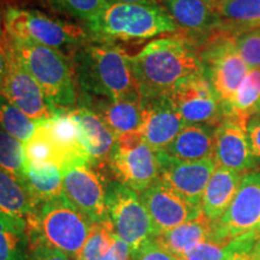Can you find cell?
Masks as SVG:
<instances>
[{
  "instance_id": "1",
  "label": "cell",
  "mask_w": 260,
  "mask_h": 260,
  "mask_svg": "<svg viewBox=\"0 0 260 260\" xmlns=\"http://www.w3.org/2000/svg\"><path fill=\"white\" fill-rule=\"evenodd\" d=\"M141 99L168 95L181 82L204 73L194 45L183 37L162 38L149 42L130 56Z\"/></svg>"
},
{
  "instance_id": "2",
  "label": "cell",
  "mask_w": 260,
  "mask_h": 260,
  "mask_svg": "<svg viewBox=\"0 0 260 260\" xmlns=\"http://www.w3.org/2000/svg\"><path fill=\"white\" fill-rule=\"evenodd\" d=\"M73 64L80 98L110 102L141 98L130 56L116 45H83L74 53Z\"/></svg>"
},
{
  "instance_id": "3",
  "label": "cell",
  "mask_w": 260,
  "mask_h": 260,
  "mask_svg": "<svg viewBox=\"0 0 260 260\" xmlns=\"http://www.w3.org/2000/svg\"><path fill=\"white\" fill-rule=\"evenodd\" d=\"M86 25L93 41L109 45L145 41L178 31L170 12L164 6L128 3H109Z\"/></svg>"
},
{
  "instance_id": "4",
  "label": "cell",
  "mask_w": 260,
  "mask_h": 260,
  "mask_svg": "<svg viewBox=\"0 0 260 260\" xmlns=\"http://www.w3.org/2000/svg\"><path fill=\"white\" fill-rule=\"evenodd\" d=\"M93 222L65 195L37 205L27 223L29 242H40L75 259L90 232Z\"/></svg>"
},
{
  "instance_id": "5",
  "label": "cell",
  "mask_w": 260,
  "mask_h": 260,
  "mask_svg": "<svg viewBox=\"0 0 260 260\" xmlns=\"http://www.w3.org/2000/svg\"><path fill=\"white\" fill-rule=\"evenodd\" d=\"M10 42L16 57L41 87L54 111L74 109L79 92L69 58L63 52L34 42L11 39Z\"/></svg>"
},
{
  "instance_id": "6",
  "label": "cell",
  "mask_w": 260,
  "mask_h": 260,
  "mask_svg": "<svg viewBox=\"0 0 260 260\" xmlns=\"http://www.w3.org/2000/svg\"><path fill=\"white\" fill-rule=\"evenodd\" d=\"M2 32L11 40L29 41L74 53L88 44L89 32L79 24L48 17L37 10L9 6L2 11Z\"/></svg>"
},
{
  "instance_id": "7",
  "label": "cell",
  "mask_w": 260,
  "mask_h": 260,
  "mask_svg": "<svg viewBox=\"0 0 260 260\" xmlns=\"http://www.w3.org/2000/svg\"><path fill=\"white\" fill-rule=\"evenodd\" d=\"M107 167L115 181L139 194L159 181L160 176L158 152L146 144L140 132L117 136Z\"/></svg>"
},
{
  "instance_id": "8",
  "label": "cell",
  "mask_w": 260,
  "mask_h": 260,
  "mask_svg": "<svg viewBox=\"0 0 260 260\" xmlns=\"http://www.w3.org/2000/svg\"><path fill=\"white\" fill-rule=\"evenodd\" d=\"M197 53L203 64L205 76L222 103L226 104L249 70L237 51L235 37L218 28L204 41Z\"/></svg>"
},
{
  "instance_id": "9",
  "label": "cell",
  "mask_w": 260,
  "mask_h": 260,
  "mask_svg": "<svg viewBox=\"0 0 260 260\" xmlns=\"http://www.w3.org/2000/svg\"><path fill=\"white\" fill-rule=\"evenodd\" d=\"M106 207L116 235L128 243L132 251L158 236L141 197L132 188L117 181L109 182Z\"/></svg>"
},
{
  "instance_id": "10",
  "label": "cell",
  "mask_w": 260,
  "mask_h": 260,
  "mask_svg": "<svg viewBox=\"0 0 260 260\" xmlns=\"http://www.w3.org/2000/svg\"><path fill=\"white\" fill-rule=\"evenodd\" d=\"M65 197L93 223L110 220L106 207V188L103 175L82 155L67 159L60 165Z\"/></svg>"
},
{
  "instance_id": "11",
  "label": "cell",
  "mask_w": 260,
  "mask_h": 260,
  "mask_svg": "<svg viewBox=\"0 0 260 260\" xmlns=\"http://www.w3.org/2000/svg\"><path fill=\"white\" fill-rule=\"evenodd\" d=\"M168 96L186 124L217 126L223 121V103L204 73L184 80Z\"/></svg>"
},
{
  "instance_id": "12",
  "label": "cell",
  "mask_w": 260,
  "mask_h": 260,
  "mask_svg": "<svg viewBox=\"0 0 260 260\" xmlns=\"http://www.w3.org/2000/svg\"><path fill=\"white\" fill-rule=\"evenodd\" d=\"M214 225L219 243L229 242L260 225V168L243 175L235 198Z\"/></svg>"
},
{
  "instance_id": "13",
  "label": "cell",
  "mask_w": 260,
  "mask_h": 260,
  "mask_svg": "<svg viewBox=\"0 0 260 260\" xmlns=\"http://www.w3.org/2000/svg\"><path fill=\"white\" fill-rule=\"evenodd\" d=\"M158 157L160 162L159 181L189 203L200 206L205 188L217 168L214 158L199 161H183L172 158L164 152H158Z\"/></svg>"
},
{
  "instance_id": "14",
  "label": "cell",
  "mask_w": 260,
  "mask_h": 260,
  "mask_svg": "<svg viewBox=\"0 0 260 260\" xmlns=\"http://www.w3.org/2000/svg\"><path fill=\"white\" fill-rule=\"evenodd\" d=\"M248 122L224 117L214 129V160L218 167L246 175L259 169L249 145Z\"/></svg>"
},
{
  "instance_id": "15",
  "label": "cell",
  "mask_w": 260,
  "mask_h": 260,
  "mask_svg": "<svg viewBox=\"0 0 260 260\" xmlns=\"http://www.w3.org/2000/svg\"><path fill=\"white\" fill-rule=\"evenodd\" d=\"M140 197L158 235L203 216L200 206L189 203L160 181L140 193Z\"/></svg>"
},
{
  "instance_id": "16",
  "label": "cell",
  "mask_w": 260,
  "mask_h": 260,
  "mask_svg": "<svg viewBox=\"0 0 260 260\" xmlns=\"http://www.w3.org/2000/svg\"><path fill=\"white\" fill-rule=\"evenodd\" d=\"M0 94L32 121L51 118L56 113L41 87L16 57L14 50L11 65Z\"/></svg>"
},
{
  "instance_id": "17",
  "label": "cell",
  "mask_w": 260,
  "mask_h": 260,
  "mask_svg": "<svg viewBox=\"0 0 260 260\" xmlns=\"http://www.w3.org/2000/svg\"><path fill=\"white\" fill-rule=\"evenodd\" d=\"M142 100L140 134L154 151L161 152L174 141L186 125L177 109L168 95Z\"/></svg>"
},
{
  "instance_id": "18",
  "label": "cell",
  "mask_w": 260,
  "mask_h": 260,
  "mask_svg": "<svg viewBox=\"0 0 260 260\" xmlns=\"http://www.w3.org/2000/svg\"><path fill=\"white\" fill-rule=\"evenodd\" d=\"M71 113L79 125L80 146L84 157L96 168L107 165L117 136L92 110L79 106L71 109Z\"/></svg>"
},
{
  "instance_id": "19",
  "label": "cell",
  "mask_w": 260,
  "mask_h": 260,
  "mask_svg": "<svg viewBox=\"0 0 260 260\" xmlns=\"http://www.w3.org/2000/svg\"><path fill=\"white\" fill-rule=\"evenodd\" d=\"M167 5L178 30L187 34L184 39L206 40L220 27L219 15L204 0H168Z\"/></svg>"
},
{
  "instance_id": "20",
  "label": "cell",
  "mask_w": 260,
  "mask_h": 260,
  "mask_svg": "<svg viewBox=\"0 0 260 260\" xmlns=\"http://www.w3.org/2000/svg\"><path fill=\"white\" fill-rule=\"evenodd\" d=\"M81 102L82 104L80 106L95 112L116 136L140 132L142 118L141 98H130L116 102L81 98Z\"/></svg>"
},
{
  "instance_id": "21",
  "label": "cell",
  "mask_w": 260,
  "mask_h": 260,
  "mask_svg": "<svg viewBox=\"0 0 260 260\" xmlns=\"http://www.w3.org/2000/svg\"><path fill=\"white\" fill-rule=\"evenodd\" d=\"M242 177V174L217 165L201 198V212L205 218L211 222L222 218L239 190Z\"/></svg>"
},
{
  "instance_id": "22",
  "label": "cell",
  "mask_w": 260,
  "mask_h": 260,
  "mask_svg": "<svg viewBox=\"0 0 260 260\" xmlns=\"http://www.w3.org/2000/svg\"><path fill=\"white\" fill-rule=\"evenodd\" d=\"M214 129L207 124H186L161 152L183 161L214 158Z\"/></svg>"
},
{
  "instance_id": "23",
  "label": "cell",
  "mask_w": 260,
  "mask_h": 260,
  "mask_svg": "<svg viewBox=\"0 0 260 260\" xmlns=\"http://www.w3.org/2000/svg\"><path fill=\"white\" fill-rule=\"evenodd\" d=\"M160 245L178 258L183 259L188 252L204 241L218 242L216 225L204 216L184 223L169 232L161 233L155 237Z\"/></svg>"
},
{
  "instance_id": "24",
  "label": "cell",
  "mask_w": 260,
  "mask_h": 260,
  "mask_svg": "<svg viewBox=\"0 0 260 260\" xmlns=\"http://www.w3.org/2000/svg\"><path fill=\"white\" fill-rule=\"evenodd\" d=\"M37 204L21 180L0 169V211L18 222L27 224Z\"/></svg>"
},
{
  "instance_id": "25",
  "label": "cell",
  "mask_w": 260,
  "mask_h": 260,
  "mask_svg": "<svg viewBox=\"0 0 260 260\" xmlns=\"http://www.w3.org/2000/svg\"><path fill=\"white\" fill-rule=\"evenodd\" d=\"M24 184L37 205L64 194L60 168L51 162H25Z\"/></svg>"
},
{
  "instance_id": "26",
  "label": "cell",
  "mask_w": 260,
  "mask_h": 260,
  "mask_svg": "<svg viewBox=\"0 0 260 260\" xmlns=\"http://www.w3.org/2000/svg\"><path fill=\"white\" fill-rule=\"evenodd\" d=\"M218 14L219 28L233 37L260 28V0H225Z\"/></svg>"
},
{
  "instance_id": "27",
  "label": "cell",
  "mask_w": 260,
  "mask_h": 260,
  "mask_svg": "<svg viewBox=\"0 0 260 260\" xmlns=\"http://www.w3.org/2000/svg\"><path fill=\"white\" fill-rule=\"evenodd\" d=\"M46 126L50 138L63 153L65 160L75 155L84 157L80 146L79 125L71 113V109L58 110L51 118L46 119Z\"/></svg>"
},
{
  "instance_id": "28",
  "label": "cell",
  "mask_w": 260,
  "mask_h": 260,
  "mask_svg": "<svg viewBox=\"0 0 260 260\" xmlns=\"http://www.w3.org/2000/svg\"><path fill=\"white\" fill-rule=\"evenodd\" d=\"M260 102V68L249 69L234 96L223 104L224 117H236L249 122Z\"/></svg>"
},
{
  "instance_id": "29",
  "label": "cell",
  "mask_w": 260,
  "mask_h": 260,
  "mask_svg": "<svg viewBox=\"0 0 260 260\" xmlns=\"http://www.w3.org/2000/svg\"><path fill=\"white\" fill-rule=\"evenodd\" d=\"M0 260L29 259L27 224L0 211Z\"/></svg>"
},
{
  "instance_id": "30",
  "label": "cell",
  "mask_w": 260,
  "mask_h": 260,
  "mask_svg": "<svg viewBox=\"0 0 260 260\" xmlns=\"http://www.w3.org/2000/svg\"><path fill=\"white\" fill-rule=\"evenodd\" d=\"M46 119L37 121L34 134L23 144L25 162H51L60 168L65 157L50 138Z\"/></svg>"
},
{
  "instance_id": "31",
  "label": "cell",
  "mask_w": 260,
  "mask_h": 260,
  "mask_svg": "<svg viewBox=\"0 0 260 260\" xmlns=\"http://www.w3.org/2000/svg\"><path fill=\"white\" fill-rule=\"evenodd\" d=\"M35 125L37 121L29 118L18 107L0 94V128L24 144L34 134Z\"/></svg>"
},
{
  "instance_id": "32",
  "label": "cell",
  "mask_w": 260,
  "mask_h": 260,
  "mask_svg": "<svg viewBox=\"0 0 260 260\" xmlns=\"http://www.w3.org/2000/svg\"><path fill=\"white\" fill-rule=\"evenodd\" d=\"M0 169L14 175L24 183L25 155L21 141L0 128Z\"/></svg>"
},
{
  "instance_id": "33",
  "label": "cell",
  "mask_w": 260,
  "mask_h": 260,
  "mask_svg": "<svg viewBox=\"0 0 260 260\" xmlns=\"http://www.w3.org/2000/svg\"><path fill=\"white\" fill-rule=\"evenodd\" d=\"M116 233L110 220L94 223L92 232L75 260H100L111 247Z\"/></svg>"
},
{
  "instance_id": "34",
  "label": "cell",
  "mask_w": 260,
  "mask_h": 260,
  "mask_svg": "<svg viewBox=\"0 0 260 260\" xmlns=\"http://www.w3.org/2000/svg\"><path fill=\"white\" fill-rule=\"evenodd\" d=\"M46 2L57 11L69 15L86 24L95 18L109 4L107 0H46Z\"/></svg>"
},
{
  "instance_id": "35",
  "label": "cell",
  "mask_w": 260,
  "mask_h": 260,
  "mask_svg": "<svg viewBox=\"0 0 260 260\" xmlns=\"http://www.w3.org/2000/svg\"><path fill=\"white\" fill-rule=\"evenodd\" d=\"M235 45L248 69L260 68V28L237 35Z\"/></svg>"
},
{
  "instance_id": "36",
  "label": "cell",
  "mask_w": 260,
  "mask_h": 260,
  "mask_svg": "<svg viewBox=\"0 0 260 260\" xmlns=\"http://www.w3.org/2000/svg\"><path fill=\"white\" fill-rule=\"evenodd\" d=\"M132 256L133 260H182L164 248L155 237L132 251Z\"/></svg>"
},
{
  "instance_id": "37",
  "label": "cell",
  "mask_w": 260,
  "mask_h": 260,
  "mask_svg": "<svg viewBox=\"0 0 260 260\" xmlns=\"http://www.w3.org/2000/svg\"><path fill=\"white\" fill-rule=\"evenodd\" d=\"M30 260H75L73 256L40 242H29Z\"/></svg>"
},
{
  "instance_id": "38",
  "label": "cell",
  "mask_w": 260,
  "mask_h": 260,
  "mask_svg": "<svg viewBox=\"0 0 260 260\" xmlns=\"http://www.w3.org/2000/svg\"><path fill=\"white\" fill-rule=\"evenodd\" d=\"M12 60V46L10 39L4 32L0 35V92L8 76L10 65Z\"/></svg>"
},
{
  "instance_id": "39",
  "label": "cell",
  "mask_w": 260,
  "mask_h": 260,
  "mask_svg": "<svg viewBox=\"0 0 260 260\" xmlns=\"http://www.w3.org/2000/svg\"><path fill=\"white\" fill-rule=\"evenodd\" d=\"M247 132H248L252 154L260 168V116L252 117L247 124Z\"/></svg>"
},
{
  "instance_id": "40",
  "label": "cell",
  "mask_w": 260,
  "mask_h": 260,
  "mask_svg": "<svg viewBox=\"0 0 260 260\" xmlns=\"http://www.w3.org/2000/svg\"><path fill=\"white\" fill-rule=\"evenodd\" d=\"M100 260H133L132 249L123 240L115 236L111 247Z\"/></svg>"
},
{
  "instance_id": "41",
  "label": "cell",
  "mask_w": 260,
  "mask_h": 260,
  "mask_svg": "<svg viewBox=\"0 0 260 260\" xmlns=\"http://www.w3.org/2000/svg\"><path fill=\"white\" fill-rule=\"evenodd\" d=\"M109 3H128V4H149L161 5L164 0H107Z\"/></svg>"
},
{
  "instance_id": "42",
  "label": "cell",
  "mask_w": 260,
  "mask_h": 260,
  "mask_svg": "<svg viewBox=\"0 0 260 260\" xmlns=\"http://www.w3.org/2000/svg\"><path fill=\"white\" fill-rule=\"evenodd\" d=\"M229 260H252V252L237 253V254L233 255Z\"/></svg>"
},
{
  "instance_id": "43",
  "label": "cell",
  "mask_w": 260,
  "mask_h": 260,
  "mask_svg": "<svg viewBox=\"0 0 260 260\" xmlns=\"http://www.w3.org/2000/svg\"><path fill=\"white\" fill-rule=\"evenodd\" d=\"M204 2L206 3V4H209L211 8H212L214 11H216L217 14H218L220 6H222V0H204Z\"/></svg>"
},
{
  "instance_id": "44",
  "label": "cell",
  "mask_w": 260,
  "mask_h": 260,
  "mask_svg": "<svg viewBox=\"0 0 260 260\" xmlns=\"http://www.w3.org/2000/svg\"><path fill=\"white\" fill-rule=\"evenodd\" d=\"M252 260H260V240L252 251Z\"/></svg>"
},
{
  "instance_id": "45",
  "label": "cell",
  "mask_w": 260,
  "mask_h": 260,
  "mask_svg": "<svg viewBox=\"0 0 260 260\" xmlns=\"http://www.w3.org/2000/svg\"><path fill=\"white\" fill-rule=\"evenodd\" d=\"M254 116H260V102L254 109V112H253V117Z\"/></svg>"
},
{
  "instance_id": "46",
  "label": "cell",
  "mask_w": 260,
  "mask_h": 260,
  "mask_svg": "<svg viewBox=\"0 0 260 260\" xmlns=\"http://www.w3.org/2000/svg\"><path fill=\"white\" fill-rule=\"evenodd\" d=\"M0 35H2V12H0Z\"/></svg>"
},
{
  "instance_id": "47",
  "label": "cell",
  "mask_w": 260,
  "mask_h": 260,
  "mask_svg": "<svg viewBox=\"0 0 260 260\" xmlns=\"http://www.w3.org/2000/svg\"><path fill=\"white\" fill-rule=\"evenodd\" d=\"M256 230H258V233H259V235H260V225L256 228Z\"/></svg>"
},
{
  "instance_id": "48",
  "label": "cell",
  "mask_w": 260,
  "mask_h": 260,
  "mask_svg": "<svg viewBox=\"0 0 260 260\" xmlns=\"http://www.w3.org/2000/svg\"><path fill=\"white\" fill-rule=\"evenodd\" d=\"M224 2H225V0H222V4H223V3H224Z\"/></svg>"
},
{
  "instance_id": "49",
  "label": "cell",
  "mask_w": 260,
  "mask_h": 260,
  "mask_svg": "<svg viewBox=\"0 0 260 260\" xmlns=\"http://www.w3.org/2000/svg\"><path fill=\"white\" fill-rule=\"evenodd\" d=\"M2 2H6V0H2Z\"/></svg>"
},
{
  "instance_id": "50",
  "label": "cell",
  "mask_w": 260,
  "mask_h": 260,
  "mask_svg": "<svg viewBox=\"0 0 260 260\" xmlns=\"http://www.w3.org/2000/svg\"><path fill=\"white\" fill-rule=\"evenodd\" d=\"M182 260H188V259H182Z\"/></svg>"
}]
</instances>
